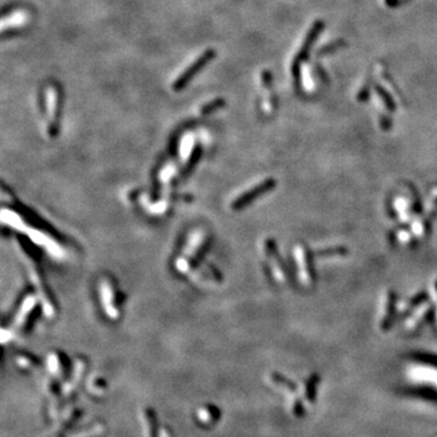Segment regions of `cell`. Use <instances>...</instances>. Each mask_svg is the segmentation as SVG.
Wrapping results in <instances>:
<instances>
[{"label": "cell", "mask_w": 437, "mask_h": 437, "mask_svg": "<svg viewBox=\"0 0 437 437\" xmlns=\"http://www.w3.org/2000/svg\"><path fill=\"white\" fill-rule=\"evenodd\" d=\"M392 208L396 215L403 221L416 218L420 211V202L412 186H405L392 199Z\"/></svg>", "instance_id": "obj_1"}, {"label": "cell", "mask_w": 437, "mask_h": 437, "mask_svg": "<svg viewBox=\"0 0 437 437\" xmlns=\"http://www.w3.org/2000/svg\"><path fill=\"white\" fill-rule=\"evenodd\" d=\"M45 101V119H47V129L49 135H55L57 130L58 119H60L61 102H62V93L60 86L51 81L47 84L44 90Z\"/></svg>", "instance_id": "obj_2"}, {"label": "cell", "mask_w": 437, "mask_h": 437, "mask_svg": "<svg viewBox=\"0 0 437 437\" xmlns=\"http://www.w3.org/2000/svg\"><path fill=\"white\" fill-rule=\"evenodd\" d=\"M294 260H295L296 272L300 283L304 288H311L315 284L316 276L313 268L312 254L305 244H298L294 247Z\"/></svg>", "instance_id": "obj_3"}, {"label": "cell", "mask_w": 437, "mask_h": 437, "mask_svg": "<svg viewBox=\"0 0 437 437\" xmlns=\"http://www.w3.org/2000/svg\"><path fill=\"white\" fill-rule=\"evenodd\" d=\"M215 55L216 52L215 50H213V49H208L206 51H204V52L202 53V55H199L192 63H190V65L186 67V70H183L182 72L179 74L178 78H176L175 80L173 81V84H171V89H173L174 91L182 90V89L190 83L191 79H192L193 77L202 70V68L206 67V66L215 57Z\"/></svg>", "instance_id": "obj_4"}, {"label": "cell", "mask_w": 437, "mask_h": 437, "mask_svg": "<svg viewBox=\"0 0 437 437\" xmlns=\"http://www.w3.org/2000/svg\"><path fill=\"white\" fill-rule=\"evenodd\" d=\"M273 187H275V181L271 180V179H267V180L257 183V185L254 186L253 188L245 191L244 193H241L239 196H237L236 198L232 199L231 202L232 208L241 209L244 206H247V204H249L252 201L257 199V197L261 196L262 193L268 192L270 190H272Z\"/></svg>", "instance_id": "obj_5"}, {"label": "cell", "mask_w": 437, "mask_h": 437, "mask_svg": "<svg viewBox=\"0 0 437 437\" xmlns=\"http://www.w3.org/2000/svg\"><path fill=\"white\" fill-rule=\"evenodd\" d=\"M100 296H101V303L106 315L111 317V318H116L118 316V308L116 306V301H114L116 294H114V288L112 285L111 281H101V283H100Z\"/></svg>", "instance_id": "obj_6"}, {"label": "cell", "mask_w": 437, "mask_h": 437, "mask_svg": "<svg viewBox=\"0 0 437 437\" xmlns=\"http://www.w3.org/2000/svg\"><path fill=\"white\" fill-rule=\"evenodd\" d=\"M395 305H396V295L393 291H387L383 298L382 305H380V327L383 329L391 326L395 315Z\"/></svg>", "instance_id": "obj_7"}, {"label": "cell", "mask_w": 437, "mask_h": 437, "mask_svg": "<svg viewBox=\"0 0 437 437\" xmlns=\"http://www.w3.org/2000/svg\"><path fill=\"white\" fill-rule=\"evenodd\" d=\"M322 28H323V22L322 21H317L316 24L312 26V28H311V30L308 32V37H306L305 42H304L300 51L296 53L295 60H294V62H293V71H298L299 65H300L301 61L305 58L306 53H308V51L310 50V48L312 47L313 42H315V39L317 38V35H318V33L322 30Z\"/></svg>", "instance_id": "obj_8"}, {"label": "cell", "mask_w": 437, "mask_h": 437, "mask_svg": "<svg viewBox=\"0 0 437 437\" xmlns=\"http://www.w3.org/2000/svg\"><path fill=\"white\" fill-rule=\"evenodd\" d=\"M433 311H434L433 305L424 303L423 305L419 306L418 310H416L415 312L411 316V318L408 319L407 327L410 329H415L418 328V327L423 326V324L426 322V319H429L431 316H433Z\"/></svg>", "instance_id": "obj_9"}, {"label": "cell", "mask_w": 437, "mask_h": 437, "mask_svg": "<svg viewBox=\"0 0 437 437\" xmlns=\"http://www.w3.org/2000/svg\"><path fill=\"white\" fill-rule=\"evenodd\" d=\"M29 14L26 10L17 9V11L9 12V16L2 17V30H6L7 28H20L28 22Z\"/></svg>", "instance_id": "obj_10"}, {"label": "cell", "mask_w": 437, "mask_h": 437, "mask_svg": "<svg viewBox=\"0 0 437 437\" xmlns=\"http://www.w3.org/2000/svg\"><path fill=\"white\" fill-rule=\"evenodd\" d=\"M412 232L418 239H425L430 233V221L423 216H416L413 220Z\"/></svg>", "instance_id": "obj_11"}, {"label": "cell", "mask_w": 437, "mask_h": 437, "mask_svg": "<svg viewBox=\"0 0 437 437\" xmlns=\"http://www.w3.org/2000/svg\"><path fill=\"white\" fill-rule=\"evenodd\" d=\"M317 254L319 257H340V255L346 254V249L342 247H332V248H326V249H322L317 252Z\"/></svg>", "instance_id": "obj_12"}, {"label": "cell", "mask_w": 437, "mask_h": 437, "mask_svg": "<svg viewBox=\"0 0 437 437\" xmlns=\"http://www.w3.org/2000/svg\"><path fill=\"white\" fill-rule=\"evenodd\" d=\"M396 237H397V239H398V242L401 243V244H403V245H410L411 243H414V234H413V232H410V231H407V230H405V229H400L397 231V233H396Z\"/></svg>", "instance_id": "obj_13"}, {"label": "cell", "mask_w": 437, "mask_h": 437, "mask_svg": "<svg viewBox=\"0 0 437 437\" xmlns=\"http://www.w3.org/2000/svg\"><path fill=\"white\" fill-rule=\"evenodd\" d=\"M222 104H225L224 100H221V99L213 100V101H210V102H209V103H206V106H203V108H202V111H201L202 114L211 113V112L216 111V109L220 108V107H221Z\"/></svg>", "instance_id": "obj_14"}, {"label": "cell", "mask_w": 437, "mask_h": 437, "mask_svg": "<svg viewBox=\"0 0 437 437\" xmlns=\"http://www.w3.org/2000/svg\"><path fill=\"white\" fill-rule=\"evenodd\" d=\"M377 93L379 94L380 99H382V101L384 102V104L386 106V108L388 109V111L392 112L393 109H395V103H393L392 100L390 99V96H387V94L383 90L382 86H377Z\"/></svg>", "instance_id": "obj_15"}, {"label": "cell", "mask_w": 437, "mask_h": 437, "mask_svg": "<svg viewBox=\"0 0 437 437\" xmlns=\"http://www.w3.org/2000/svg\"><path fill=\"white\" fill-rule=\"evenodd\" d=\"M430 211L431 213H436L437 211V194H434V196L431 197Z\"/></svg>", "instance_id": "obj_16"}, {"label": "cell", "mask_w": 437, "mask_h": 437, "mask_svg": "<svg viewBox=\"0 0 437 437\" xmlns=\"http://www.w3.org/2000/svg\"><path fill=\"white\" fill-rule=\"evenodd\" d=\"M435 290H436V291H435V293L437 294V283H436V285H435Z\"/></svg>", "instance_id": "obj_17"}]
</instances>
